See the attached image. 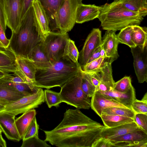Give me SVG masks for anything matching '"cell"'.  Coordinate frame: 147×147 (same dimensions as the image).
Returning a JSON list of instances; mask_svg holds the SVG:
<instances>
[{"instance_id": "1", "label": "cell", "mask_w": 147, "mask_h": 147, "mask_svg": "<svg viewBox=\"0 0 147 147\" xmlns=\"http://www.w3.org/2000/svg\"><path fill=\"white\" fill-rule=\"evenodd\" d=\"M105 127L80 109H69L55 128L51 130H43L44 140L59 147H92L101 137L100 133Z\"/></svg>"}, {"instance_id": "2", "label": "cell", "mask_w": 147, "mask_h": 147, "mask_svg": "<svg viewBox=\"0 0 147 147\" xmlns=\"http://www.w3.org/2000/svg\"><path fill=\"white\" fill-rule=\"evenodd\" d=\"M43 39L32 6L16 30L12 32L8 49L16 56L28 59L33 49Z\"/></svg>"}, {"instance_id": "3", "label": "cell", "mask_w": 147, "mask_h": 147, "mask_svg": "<svg viewBox=\"0 0 147 147\" xmlns=\"http://www.w3.org/2000/svg\"><path fill=\"white\" fill-rule=\"evenodd\" d=\"M36 69L35 86L47 89L61 87L82 70L79 64L66 57H63L47 67Z\"/></svg>"}, {"instance_id": "4", "label": "cell", "mask_w": 147, "mask_h": 147, "mask_svg": "<svg viewBox=\"0 0 147 147\" xmlns=\"http://www.w3.org/2000/svg\"><path fill=\"white\" fill-rule=\"evenodd\" d=\"M100 7L98 18L104 30H120L128 26L139 25L144 19L139 13L124 7L120 0H114Z\"/></svg>"}, {"instance_id": "5", "label": "cell", "mask_w": 147, "mask_h": 147, "mask_svg": "<svg viewBox=\"0 0 147 147\" xmlns=\"http://www.w3.org/2000/svg\"><path fill=\"white\" fill-rule=\"evenodd\" d=\"M82 70L61 87L59 93L63 102L79 109H88L90 100L82 89Z\"/></svg>"}, {"instance_id": "6", "label": "cell", "mask_w": 147, "mask_h": 147, "mask_svg": "<svg viewBox=\"0 0 147 147\" xmlns=\"http://www.w3.org/2000/svg\"><path fill=\"white\" fill-rule=\"evenodd\" d=\"M82 0H63L57 14V32L66 34L70 31L76 23L77 7Z\"/></svg>"}, {"instance_id": "7", "label": "cell", "mask_w": 147, "mask_h": 147, "mask_svg": "<svg viewBox=\"0 0 147 147\" xmlns=\"http://www.w3.org/2000/svg\"><path fill=\"white\" fill-rule=\"evenodd\" d=\"M45 101L44 91L42 88H39L34 93L24 96L6 105L2 111L8 112L16 116L38 108Z\"/></svg>"}, {"instance_id": "8", "label": "cell", "mask_w": 147, "mask_h": 147, "mask_svg": "<svg viewBox=\"0 0 147 147\" xmlns=\"http://www.w3.org/2000/svg\"><path fill=\"white\" fill-rule=\"evenodd\" d=\"M69 38L67 33L51 31L42 41L44 50L51 62L57 61L63 57L65 47Z\"/></svg>"}, {"instance_id": "9", "label": "cell", "mask_w": 147, "mask_h": 147, "mask_svg": "<svg viewBox=\"0 0 147 147\" xmlns=\"http://www.w3.org/2000/svg\"><path fill=\"white\" fill-rule=\"evenodd\" d=\"M109 140L114 147H147V133L141 129Z\"/></svg>"}, {"instance_id": "10", "label": "cell", "mask_w": 147, "mask_h": 147, "mask_svg": "<svg viewBox=\"0 0 147 147\" xmlns=\"http://www.w3.org/2000/svg\"><path fill=\"white\" fill-rule=\"evenodd\" d=\"M102 43L101 32L94 28L88 36L83 48L79 53L78 62L81 67L86 65L93 51Z\"/></svg>"}, {"instance_id": "11", "label": "cell", "mask_w": 147, "mask_h": 147, "mask_svg": "<svg viewBox=\"0 0 147 147\" xmlns=\"http://www.w3.org/2000/svg\"><path fill=\"white\" fill-rule=\"evenodd\" d=\"M21 0H2L6 25L12 32H15L21 22Z\"/></svg>"}, {"instance_id": "12", "label": "cell", "mask_w": 147, "mask_h": 147, "mask_svg": "<svg viewBox=\"0 0 147 147\" xmlns=\"http://www.w3.org/2000/svg\"><path fill=\"white\" fill-rule=\"evenodd\" d=\"M134 59V66L139 83L147 81V46L144 49L138 46L131 48Z\"/></svg>"}, {"instance_id": "13", "label": "cell", "mask_w": 147, "mask_h": 147, "mask_svg": "<svg viewBox=\"0 0 147 147\" xmlns=\"http://www.w3.org/2000/svg\"><path fill=\"white\" fill-rule=\"evenodd\" d=\"M16 64L17 71L13 74L20 77L27 84L35 86L36 69L32 63L27 58L16 56Z\"/></svg>"}, {"instance_id": "14", "label": "cell", "mask_w": 147, "mask_h": 147, "mask_svg": "<svg viewBox=\"0 0 147 147\" xmlns=\"http://www.w3.org/2000/svg\"><path fill=\"white\" fill-rule=\"evenodd\" d=\"M15 117V115L8 112H0V127L8 139L19 142L22 139L16 126Z\"/></svg>"}, {"instance_id": "15", "label": "cell", "mask_w": 147, "mask_h": 147, "mask_svg": "<svg viewBox=\"0 0 147 147\" xmlns=\"http://www.w3.org/2000/svg\"><path fill=\"white\" fill-rule=\"evenodd\" d=\"M116 32L113 30H107L104 35L101 45L105 51L107 60L111 63L119 56L117 50L119 42Z\"/></svg>"}, {"instance_id": "16", "label": "cell", "mask_w": 147, "mask_h": 147, "mask_svg": "<svg viewBox=\"0 0 147 147\" xmlns=\"http://www.w3.org/2000/svg\"><path fill=\"white\" fill-rule=\"evenodd\" d=\"M95 92L101 94L106 98L116 101L131 109V105L136 98L135 90L133 86L125 92H121L113 89L103 92L98 91Z\"/></svg>"}, {"instance_id": "17", "label": "cell", "mask_w": 147, "mask_h": 147, "mask_svg": "<svg viewBox=\"0 0 147 147\" xmlns=\"http://www.w3.org/2000/svg\"><path fill=\"white\" fill-rule=\"evenodd\" d=\"M140 129H141L133 121L113 127H105L102 130L100 133V136L101 137L109 140Z\"/></svg>"}, {"instance_id": "18", "label": "cell", "mask_w": 147, "mask_h": 147, "mask_svg": "<svg viewBox=\"0 0 147 147\" xmlns=\"http://www.w3.org/2000/svg\"><path fill=\"white\" fill-rule=\"evenodd\" d=\"M100 6L94 4H84L82 3L78 6L76 15V23L82 24L98 18Z\"/></svg>"}, {"instance_id": "19", "label": "cell", "mask_w": 147, "mask_h": 147, "mask_svg": "<svg viewBox=\"0 0 147 147\" xmlns=\"http://www.w3.org/2000/svg\"><path fill=\"white\" fill-rule=\"evenodd\" d=\"M91 98L90 107L100 117L102 111L107 108L117 107L131 109L116 101L106 98L97 93H95Z\"/></svg>"}, {"instance_id": "20", "label": "cell", "mask_w": 147, "mask_h": 147, "mask_svg": "<svg viewBox=\"0 0 147 147\" xmlns=\"http://www.w3.org/2000/svg\"><path fill=\"white\" fill-rule=\"evenodd\" d=\"M45 10L48 18L51 31H57V13L63 0H38Z\"/></svg>"}, {"instance_id": "21", "label": "cell", "mask_w": 147, "mask_h": 147, "mask_svg": "<svg viewBox=\"0 0 147 147\" xmlns=\"http://www.w3.org/2000/svg\"><path fill=\"white\" fill-rule=\"evenodd\" d=\"M32 6L36 20L44 38L51 31L48 18L43 7L38 0H33Z\"/></svg>"}, {"instance_id": "22", "label": "cell", "mask_w": 147, "mask_h": 147, "mask_svg": "<svg viewBox=\"0 0 147 147\" xmlns=\"http://www.w3.org/2000/svg\"><path fill=\"white\" fill-rule=\"evenodd\" d=\"M100 72L101 79L98 91L103 92L113 90L115 82L113 77L111 63L109 61L106 60L100 68Z\"/></svg>"}, {"instance_id": "23", "label": "cell", "mask_w": 147, "mask_h": 147, "mask_svg": "<svg viewBox=\"0 0 147 147\" xmlns=\"http://www.w3.org/2000/svg\"><path fill=\"white\" fill-rule=\"evenodd\" d=\"M41 41L33 49L28 58L36 68L47 67L52 63L45 51Z\"/></svg>"}, {"instance_id": "24", "label": "cell", "mask_w": 147, "mask_h": 147, "mask_svg": "<svg viewBox=\"0 0 147 147\" xmlns=\"http://www.w3.org/2000/svg\"><path fill=\"white\" fill-rule=\"evenodd\" d=\"M25 96L15 89L0 83V104L5 106Z\"/></svg>"}, {"instance_id": "25", "label": "cell", "mask_w": 147, "mask_h": 147, "mask_svg": "<svg viewBox=\"0 0 147 147\" xmlns=\"http://www.w3.org/2000/svg\"><path fill=\"white\" fill-rule=\"evenodd\" d=\"M16 56L8 49L0 52V70L5 72L15 73L17 71Z\"/></svg>"}, {"instance_id": "26", "label": "cell", "mask_w": 147, "mask_h": 147, "mask_svg": "<svg viewBox=\"0 0 147 147\" xmlns=\"http://www.w3.org/2000/svg\"><path fill=\"white\" fill-rule=\"evenodd\" d=\"M36 115V110L33 109L24 113L15 119L16 126L22 139Z\"/></svg>"}, {"instance_id": "27", "label": "cell", "mask_w": 147, "mask_h": 147, "mask_svg": "<svg viewBox=\"0 0 147 147\" xmlns=\"http://www.w3.org/2000/svg\"><path fill=\"white\" fill-rule=\"evenodd\" d=\"M125 8L144 17L147 14V0H120Z\"/></svg>"}, {"instance_id": "28", "label": "cell", "mask_w": 147, "mask_h": 147, "mask_svg": "<svg viewBox=\"0 0 147 147\" xmlns=\"http://www.w3.org/2000/svg\"><path fill=\"white\" fill-rule=\"evenodd\" d=\"M131 39L136 46L144 49L147 46V28L139 25L132 26Z\"/></svg>"}, {"instance_id": "29", "label": "cell", "mask_w": 147, "mask_h": 147, "mask_svg": "<svg viewBox=\"0 0 147 147\" xmlns=\"http://www.w3.org/2000/svg\"><path fill=\"white\" fill-rule=\"evenodd\" d=\"M100 117L104 125L108 127H115L134 121L132 118L117 115H101Z\"/></svg>"}, {"instance_id": "30", "label": "cell", "mask_w": 147, "mask_h": 147, "mask_svg": "<svg viewBox=\"0 0 147 147\" xmlns=\"http://www.w3.org/2000/svg\"><path fill=\"white\" fill-rule=\"evenodd\" d=\"M79 54L74 42L69 38L65 46L63 57H67L74 63L79 64L78 62Z\"/></svg>"}, {"instance_id": "31", "label": "cell", "mask_w": 147, "mask_h": 147, "mask_svg": "<svg viewBox=\"0 0 147 147\" xmlns=\"http://www.w3.org/2000/svg\"><path fill=\"white\" fill-rule=\"evenodd\" d=\"M135 113L132 109L117 107L104 109L101 115H117L134 118Z\"/></svg>"}, {"instance_id": "32", "label": "cell", "mask_w": 147, "mask_h": 147, "mask_svg": "<svg viewBox=\"0 0 147 147\" xmlns=\"http://www.w3.org/2000/svg\"><path fill=\"white\" fill-rule=\"evenodd\" d=\"M81 86L85 94L89 97H91L96 91V88L93 84L90 74L82 70Z\"/></svg>"}, {"instance_id": "33", "label": "cell", "mask_w": 147, "mask_h": 147, "mask_svg": "<svg viewBox=\"0 0 147 147\" xmlns=\"http://www.w3.org/2000/svg\"><path fill=\"white\" fill-rule=\"evenodd\" d=\"M44 93L45 101L49 108L52 107H57L63 102L59 92L47 89L44 90Z\"/></svg>"}, {"instance_id": "34", "label": "cell", "mask_w": 147, "mask_h": 147, "mask_svg": "<svg viewBox=\"0 0 147 147\" xmlns=\"http://www.w3.org/2000/svg\"><path fill=\"white\" fill-rule=\"evenodd\" d=\"M132 30V26H129L120 30V32L116 35L119 42L125 44L130 48L136 47L131 39Z\"/></svg>"}, {"instance_id": "35", "label": "cell", "mask_w": 147, "mask_h": 147, "mask_svg": "<svg viewBox=\"0 0 147 147\" xmlns=\"http://www.w3.org/2000/svg\"><path fill=\"white\" fill-rule=\"evenodd\" d=\"M106 59L105 57L100 56L81 67L82 69L84 71L88 73H92L99 71Z\"/></svg>"}, {"instance_id": "36", "label": "cell", "mask_w": 147, "mask_h": 147, "mask_svg": "<svg viewBox=\"0 0 147 147\" xmlns=\"http://www.w3.org/2000/svg\"><path fill=\"white\" fill-rule=\"evenodd\" d=\"M21 147H50L46 142L40 139L38 136H36L23 140Z\"/></svg>"}, {"instance_id": "37", "label": "cell", "mask_w": 147, "mask_h": 147, "mask_svg": "<svg viewBox=\"0 0 147 147\" xmlns=\"http://www.w3.org/2000/svg\"><path fill=\"white\" fill-rule=\"evenodd\" d=\"M132 86L131 78L125 76L115 83L113 90L121 92H125Z\"/></svg>"}, {"instance_id": "38", "label": "cell", "mask_w": 147, "mask_h": 147, "mask_svg": "<svg viewBox=\"0 0 147 147\" xmlns=\"http://www.w3.org/2000/svg\"><path fill=\"white\" fill-rule=\"evenodd\" d=\"M39 125L38 124L35 117L30 124L22 139L24 140L36 136H38Z\"/></svg>"}, {"instance_id": "39", "label": "cell", "mask_w": 147, "mask_h": 147, "mask_svg": "<svg viewBox=\"0 0 147 147\" xmlns=\"http://www.w3.org/2000/svg\"><path fill=\"white\" fill-rule=\"evenodd\" d=\"M131 107L135 114H147V102L136 98L133 102Z\"/></svg>"}, {"instance_id": "40", "label": "cell", "mask_w": 147, "mask_h": 147, "mask_svg": "<svg viewBox=\"0 0 147 147\" xmlns=\"http://www.w3.org/2000/svg\"><path fill=\"white\" fill-rule=\"evenodd\" d=\"M133 120L138 127L147 133V114H135Z\"/></svg>"}, {"instance_id": "41", "label": "cell", "mask_w": 147, "mask_h": 147, "mask_svg": "<svg viewBox=\"0 0 147 147\" xmlns=\"http://www.w3.org/2000/svg\"><path fill=\"white\" fill-rule=\"evenodd\" d=\"M33 0H21V21L25 16L28 11L32 6Z\"/></svg>"}, {"instance_id": "42", "label": "cell", "mask_w": 147, "mask_h": 147, "mask_svg": "<svg viewBox=\"0 0 147 147\" xmlns=\"http://www.w3.org/2000/svg\"><path fill=\"white\" fill-rule=\"evenodd\" d=\"M114 145L109 140L101 137L93 144L92 147H112Z\"/></svg>"}, {"instance_id": "43", "label": "cell", "mask_w": 147, "mask_h": 147, "mask_svg": "<svg viewBox=\"0 0 147 147\" xmlns=\"http://www.w3.org/2000/svg\"><path fill=\"white\" fill-rule=\"evenodd\" d=\"M5 30L3 28L0 22V42L3 46L5 49H7L9 46L10 39L6 37L5 34Z\"/></svg>"}, {"instance_id": "44", "label": "cell", "mask_w": 147, "mask_h": 147, "mask_svg": "<svg viewBox=\"0 0 147 147\" xmlns=\"http://www.w3.org/2000/svg\"><path fill=\"white\" fill-rule=\"evenodd\" d=\"M89 74H91L92 82L95 87L96 92L98 90L99 86L101 81V74L100 70Z\"/></svg>"}, {"instance_id": "45", "label": "cell", "mask_w": 147, "mask_h": 147, "mask_svg": "<svg viewBox=\"0 0 147 147\" xmlns=\"http://www.w3.org/2000/svg\"><path fill=\"white\" fill-rule=\"evenodd\" d=\"M0 22L4 29L6 30L7 25L2 0H0Z\"/></svg>"}, {"instance_id": "46", "label": "cell", "mask_w": 147, "mask_h": 147, "mask_svg": "<svg viewBox=\"0 0 147 147\" xmlns=\"http://www.w3.org/2000/svg\"><path fill=\"white\" fill-rule=\"evenodd\" d=\"M101 46L97 47L93 51L88 60L87 63L97 59L100 57V51L101 49Z\"/></svg>"}, {"instance_id": "47", "label": "cell", "mask_w": 147, "mask_h": 147, "mask_svg": "<svg viewBox=\"0 0 147 147\" xmlns=\"http://www.w3.org/2000/svg\"><path fill=\"white\" fill-rule=\"evenodd\" d=\"M7 147V144L5 140L3 138L2 136H0V147Z\"/></svg>"}, {"instance_id": "48", "label": "cell", "mask_w": 147, "mask_h": 147, "mask_svg": "<svg viewBox=\"0 0 147 147\" xmlns=\"http://www.w3.org/2000/svg\"><path fill=\"white\" fill-rule=\"evenodd\" d=\"M100 56L106 58L105 51L103 47L101 46V49L100 50Z\"/></svg>"}, {"instance_id": "49", "label": "cell", "mask_w": 147, "mask_h": 147, "mask_svg": "<svg viewBox=\"0 0 147 147\" xmlns=\"http://www.w3.org/2000/svg\"><path fill=\"white\" fill-rule=\"evenodd\" d=\"M8 73L5 72L0 70V78L8 74Z\"/></svg>"}, {"instance_id": "50", "label": "cell", "mask_w": 147, "mask_h": 147, "mask_svg": "<svg viewBox=\"0 0 147 147\" xmlns=\"http://www.w3.org/2000/svg\"><path fill=\"white\" fill-rule=\"evenodd\" d=\"M7 49L3 47L2 44L0 42V52H4Z\"/></svg>"}, {"instance_id": "51", "label": "cell", "mask_w": 147, "mask_h": 147, "mask_svg": "<svg viewBox=\"0 0 147 147\" xmlns=\"http://www.w3.org/2000/svg\"><path fill=\"white\" fill-rule=\"evenodd\" d=\"M141 100L143 101L147 102V92H146L145 94Z\"/></svg>"}, {"instance_id": "52", "label": "cell", "mask_w": 147, "mask_h": 147, "mask_svg": "<svg viewBox=\"0 0 147 147\" xmlns=\"http://www.w3.org/2000/svg\"><path fill=\"white\" fill-rule=\"evenodd\" d=\"M4 106L0 104V112L2 111L4 108Z\"/></svg>"}, {"instance_id": "53", "label": "cell", "mask_w": 147, "mask_h": 147, "mask_svg": "<svg viewBox=\"0 0 147 147\" xmlns=\"http://www.w3.org/2000/svg\"><path fill=\"white\" fill-rule=\"evenodd\" d=\"M2 131L0 127V136H2Z\"/></svg>"}, {"instance_id": "54", "label": "cell", "mask_w": 147, "mask_h": 147, "mask_svg": "<svg viewBox=\"0 0 147 147\" xmlns=\"http://www.w3.org/2000/svg\"></svg>"}]
</instances>
